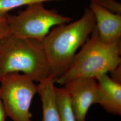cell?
Segmentation results:
<instances>
[{
  "label": "cell",
  "mask_w": 121,
  "mask_h": 121,
  "mask_svg": "<svg viewBox=\"0 0 121 121\" xmlns=\"http://www.w3.org/2000/svg\"><path fill=\"white\" fill-rule=\"evenodd\" d=\"M89 9L94 14L100 39L106 43L121 40V16L91 2Z\"/></svg>",
  "instance_id": "obj_7"
},
{
  "label": "cell",
  "mask_w": 121,
  "mask_h": 121,
  "mask_svg": "<svg viewBox=\"0 0 121 121\" xmlns=\"http://www.w3.org/2000/svg\"><path fill=\"white\" fill-rule=\"evenodd\" d=\"M60 0H0V17H5L10 11L37 3Z\"/></svg>",
  "instance_id": "obj_11"
},
{
  "label": "cell",
  "mask_w": 121,
  "mask_h": 121,
  "mask_svg": "<svg viewBox=\"0 0 121 121\" xmlns=\"http://www.w3.org/2000/svg\"><path fill=\"white\" fill-rule=\"evenodd\" d=\"M95 25L92 12L85 8L79 19L56 26L41 41L50 74L55 81L65 73L76 50L86 41Z\"/></svg>",
  "instance_id": "obj_1"
},
{
  "label": "cell",
  "mask_w": 121,
  "mask_h": 121,
  "mask_svg": "<svg viewBox=\"0 0 121 121\" xmlns=\"http://www.w3.org/2000/svg\"><path fill=\"white\" fill-rule=\"evenodd\" d=\"M10 34L25 39L42 41L53 26L68 23L72 18L46 9L43 3L27 6L17 15H7Z\"/></svg>",
  "instance_id": "obj_4"
},
{
  "label": "cell",
  "mask_w": 121,
  "mask_h": 121,
  "mask_svg": "<svg viewBox=\"0 0 121 121\" xmlns=\"http://www.w3.org/2000/svg\"><path fill=\"white\" fill-rule=\"evenodd\" d=\"M121 40L104 42L99 38L95 26L91 37L87 39L65 73L55 82L64 85L76 78H95L100 74L110 72L121 65Z\"/></svg>",
  "instance_id": "obj_3"
},
{
  "label": "cell",
  "mask_w": 121,
  "mask_h": 121,
  "mask_svg": "<svg viewBox=\"0 0 121 121\" xmlns=\"http://www.w3.org/2000/svg\"><path fill=\"white\" fill-rule=\"evenodd\" d=\"M7 117L0 94V121H5Z\"/></svg>",
  "instance_id": "obj_15"
},
{
  "label": "cell",
  "mask_w": 121,
  "mask_h": 121,
  "mask_svg": "<svg viewBox=\"0 0 121 121\" xmlns=\"http://www.w3.org/2000/svg\"><path fill=\"white\" fill-rule=\"evenodd\" d=\"M64 85L77 121H85L89 108L98 102V84L96 79L76 78Z\"/></svg>",
  "instance_id": "obj_6"
},
{
  "label": "cell",
  "mask_w": 121,
  "mask_h": 121,
  "mask_svg": "<svg viewBox=\"0 0 121 121\" xmlns=\"http://www.w3.org/2000/svg\"><path fill=\"white\" fill-rule=\"evenodd\" d=\"M90 1L112 12L119 14L121 13V4L115 0H90Z\"/></svg>",
  "instance_id": "obj_12"
},
{
  "label": "cell",
  "mask_w": 121,
  "mask_h": 121,
  "mask_svg": "<svg viewBox=\"0 0 121 121\" xmlns=\"http://www.w3.org/2000/svg\"><path fill=\"white\" fill-rule=\"evenodd\" d=\"M0 94L7 117L13 121H32L30 104L38 86L25 74L11 73L0 81Z\"/></svg>",
  "instance_id": "obj_5"
},
{
  "label": "cell",
  "mask_w": 121,
  "mask_h": 121,
  "mask_svg": "<svg viewBox=\"0 0 121 121\" xmlns=\"http://www.w3.org/2000/svg\"><path fill=\"white\" fill-rule=\"evenodd\" d=\"M55 99L59 121H77L69 96L64 87L55 86Z\"/></svg>",
  "instance_id": "obj_10"
},
{
  "label": "cell",
  "mask_w": 121,
  "mask_h": 121,
  "mask_svg": "<svg viewBox=\"0 0 121 121\" xmlns=\"http://www.w3.org/2000/svg\"><path fill=\"white\" fill-rule=\"evenodd\" d=\"M10 35L7 16L0 17V40Z\"/></svg>",
  "instance_id": "obj_13"
},
{
  "label": "cell",
  "mask_w": 121,
  "mask_h": 121,
  "mask_svg": "<svg viewBox=\"0 0 121 121\" xmlns=\"http://www.w3.org/2000/svg\"><path fill=\"white\" fill-rule=\"evenodd\" d=\"M121 65L117 66L115 69L113 70L110 73L111 74V78L116 82L121 83Z\"/></svg>",
  "instance_id": "obj_14"
},
{
  "label": "cell",
  "mask_w": 121,
  "mask_h": 121,
  "mask_svg": "<svg viewBox=\"0 0 121 121\" xmlns=\"http://www.w3.org/2000/svg\"><path fill=\"white\" fill-rule=\"evenodd\" d=\"M19 72L39 82L51 75L42 42L10 34L0 40V81Z\"/></svg>",
  "instance_id": "obj_2"
},
{
  "label": "cell",
  "mask_w": 121,
  "mask_h": 121,
  "mask_svg": "<svg viewBox=\"0 0 121 121\" xmlns=\"http://www.w3.org/2000/svg\"><path fill=\"white\" fill-rule=\"evenodd\" d=\"M98 84V102L108 112L121 115V84L103 73L95 78Z\"/></svg>",
  "instance_id": "obj_8"
},
{
  "label": "cell",
  "mask_w": 121,
  "mask_h": 121,
  "mask_svg": "<svg viewBox=\"0 0 121 121\" xmlns=\"http://www.w3.org/2000/svg\"><path fill=\"white\" fill-rule=\"evenodd\" d=\"M52 75L39 82L38 93L42 105V121H59L56 108L54 83Z\"/></svg>",
  "instance_id": "obj_9"
}]
</instances>
